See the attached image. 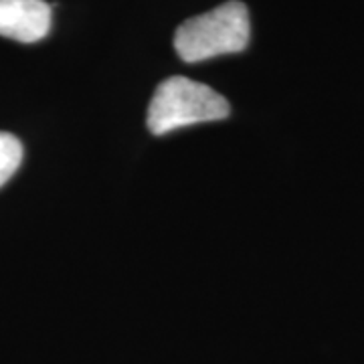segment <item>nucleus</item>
I'll return each instance as SVG.
<instances>
[{
	"mask_svg": "<svg viewBox=\"0 0 364 364\" xmlns=\"http://www.w3.org/2000/svg\"><path fill=\"white\" fill-rule=\"evenodd\" d=\"M51 31V6L45 0H0V37L37 43Z\"/></svg>",
	"mask_w": 364,
	"mask_h": 364,
	"instance_id": "3",
	"label": "nucleus"
},
{
	"mask_svg": "<svg viewBox=\"0 0 364 364\" xmlns=\"http://www.w3.org/2000/svg\"><path fill=\"white\" fill-rule=\"evenodd\" d=\"M251 39L247 6L229 0L210 13L184 21L174 35V49L182 61L198 63L219 55L243 51Z\"/></svg>",
	"mask_w": 364,
	"mask_h": 364,
	"instance_id": "1",
	"label": "nucleus"
},
{
	"mask_svg": "<svg viewBox=\"0 0 364 364\" xmlns=\"http://www.w3.org/2000/svg\"><path fill=\"white\" fill-rule=\"evenodd\" d=\"M23 160V144L13 134L0 132V186L11 181Z\"/></svg>",
	"mask_w": 364,
	"mask_h": 364,
	"instance_id": "4",
	"label": "nucleus"
},
{
	"mask_svg": "<svg viewBox=\"0 0 364 364\" xmlns=\"http://www.w3.org/2000/svg\"><path fill=\"white\" fill-rule=\"evenodd\" d=\"M229 116V104L221 93L186 77L164 79L148 107V130L156 136L184 126L215 122Z\"/></svg>",
	"mask_w": 364,
	"mask_h": 364,
	"instance_id": "2",
	"label": "nucleus"
}]
</instances>
